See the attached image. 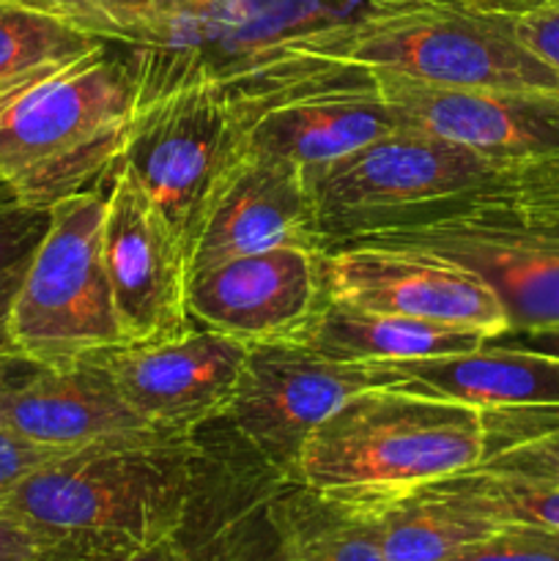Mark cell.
<instances>
[{
  "mask_svg": "<svg viewBox=\"0 0 559 561\" xmlns=\"http://www.w3.org/2000/svg\"><path fill=\"white\" fill-rule=\"evenodd\" d=\"M486 411L403 387H370L312 431L294 480L345 518L370 520L449 477L480 469Z\"/></svg>",
  "mask_w": 559,
  "mask_h": 561,
  "instance_id": "cell-1",
  "label": "cell"
},
{
  "mask_svg": "<svg viewBox=\"0 0 559 561\" xmlns=\"http://www.w3.org/2000/svg\"><path fill=\"white\" fill-rule=\"evenodd\" d=\"M195 460L181 433L71 449L0 496V513L47 540L53 561L153 546L184 526Z\"/></svg>",
  "mask_w": 559,
  "mask_h": 561,
  "instance_id": "cell-2",
  "label": "cell"
},
{
  "mask_svg": "<svg viewBox=\"0 0 559 561\" xmlns=\"http://www.w3.org/2000/svg\"><path fill=\"white\" fill-rule=\"evenodd\" d=\"M329 64L460 91H559V71L532 53L518 20L469 0H370L354 20L301 33Z\"/></svg>",
  "mask_w": 559,
  "mask_h": 561,
  "instance_id": "cell-3",
  "label": "cell"
},
{
  "mask_svg": "<svg viewBox=\"0 0 559 561\" xmlns=\"http://www.w3.org/2000/svg\"><path fill=\"white\" fill-rule=\"evenodd\" d=\"M307 179L327 250L469 211L548 214L518 181L477 153L411 126H400Z\"/></svg>",
  "mask_w": 559,
  "mask_h": 561,
  "instance_id": "cell-4",
  "label": "cell"
},
{
  "mask_svg": "<svg viewBox=\"0 0 559 561\" xmlns=\"http://www.w3.org/2000/svg\"><path fill=\"white\" fill-rule=\"evenodd\" d=\"M135 110V64L104 44L0 113V179L33 208L93 190L121 159Z\"/></svg>",
  "mask_w": 559,
  "mask_h": 561,
  "instance_id": "cell-5",
  "label": "cell"
},
{
  "mask_svg": "<svg viewBox=\"0 0 559 561\" xmlns=\"http://www.w3.org/2000/svg\"><path fill=\"white\" fill-rule=\"evenodd\" d=\"M244 153L241 99L214 77L186 75L137 93L118 164L151 197L190 257L214 201Z\"/></svg>",
  "mask_w": 559,
  "mask_h": 561,
  "instance_id": "cell-6",
  "label": "cell"
},
{
  "mask_svg": "<svg viewBox=\"0 0 559 561\" xmlns=\"http://www.w3.org/2000/svg\"><path fill=\"white\" fill-rule=\"evenodd\" d=\"M104 195L80 192L49 208V228L11 301L9 337L33 367H69L118 345L102 255Z\"/></svg>",
  "mask_w": 559,
  "mask_h": 561,
  "instance_id": "cell-7",
  "label": "cell"
},
{
  "mask_svg": "<svg viewBox=\"0 0 559 561\" xmlns=\"http://www.w3.org/2000/svg\"><path fill=\"white\" fill-rule=\"evenodd\" d=\"M370 75L400 124L477 153L559 214V91H460Z\"/></svg>",
  "mask_w": 559,
  "mask_h": 561,
  "instance_id": "cell-8",
  "label": "cell"
},
{
  "mask_svg": "<svg viewBox=\"0 0 559 561\" xmlns=\"http://www.w3.org/2000/svg\"><path fill=\"white\" fill-rule=\"evenodd\" d=\"M365 241L433 252L475 272L502 301L507 332L559 327V214L469 211Z\"/></svg>",
  "mask_w": 559,
  "mask_h": 561,
  "instance_id": "cell-9",
  "label": "cell"
},
{
  "mask_svg": "<svg viewBox=\"0 0 559 561\" xmlns=\"http://www.w3.org/2000/svg\"><path fill=\"white\" fill-rule=\"evenodd\" d=\"M239 99L247 153L288 159L307 175L403 126L376 77L356 66L334 64Z\"/></svg>",
  "mask_w": 559,
  "mask_h": 561,
  "instance_id": "cell-10",
  "label": "cell"
},
{
  "mask_svg": "<svg viewBox=\"0 0 559 561\" xmlns=\"http://www.w3.org/2000/svg\"><path fill=\"white\" fill-rule=\"evenodd\" d=\"M370 387H381L373 365L329 359L296 340L252 345L225 416L272 469L294 477L312 431Z\"/></svg>",
  "mask_w": 559,
  "mask_h": 561,
  "instance_id": "cell-11",
  "label": "cell"
},
{
  "mask_svg": "<svg viewBox=\"0 0 559 561\" xmlns=\"http://www.w3.org/2000/svg\"><path fill=\"white\" fill-rule=\"evenodd\" d=\"M323 277L329 299L360 310L480 329L491 340L507 332L502 301L488 283L433 252L378 241L334 244L323 255Z\"/></svg>",
  "mask_w": 559,
  "mask_h": 561,
  "instance_id": "cell-12",
  "label": "cell"
},
{
  "mask_svg": "<svg viewBox=\"0 0 559 561\" xmlns=\"http://www.w3.org/2000/svg\"><path fill=\"white\" fill-rule=\"evenodd\" d=\"M323 255L316 247H277L230 257L186 277L195 327L244 345L305 343L327 305Z\"/></svg>",
  "mask_w": 559,
  "mask_h": 561,
  "instance_id": "cell-13",
  "label": "cell"
},
{
  "mask_svg": "<svg viewBox=\"0 0 559 561\" xmlns=\"http://www.w3.org/2000/svg\"><path fill=\"white\" fill-rule=\"evenodd\" d=\"M104 195L102 255L124 345L157 343L190 329L186 250L151 197L115 162Z\"/></svg>",
  "mask_w": 559,
  "mask_h": 561,
  "instance_id": "cell-14",
  "label": "cell"
},
{
  "mask_svg": "<svg viewBox=\"0 0 559 561\" xmlns=\"http://www.w3.org/2000/svg\"><path fill=\"white\" fill-rule=\"evenodd\" d=\"M250 345L203 327L157 343L118 345L102 359L126 403L151 427L192 436L228 414Z\"/></svg>",
  "mask_w": 559,
  "mask_h": 561,
  "instance_id": "cell-15",
  "label": "cell"
},
{
  "mask_svg": "<svg viewBox=\"0 0 559 561\" xmlns=\"http://www.w3.org/2000/svg\"><path fill=\"white\" fill-rule=\"evenodd\" d=\"M0 427L64 453L164 433L126 403L102 354L69 367H33L0 387Z\"/></svg>",
  "mask_w": 559,
  "mask_h": 561,
  "instance_id": "cell-16",
  "label": "cell"
},
{
  "mask_svg": "<svg viewBox=\"0 0 559 561\" xmlns=\"http://www.w3.org/2000/svg\"><path fill=\"white\" fill-rule=\"evenodd\" d=\"M277 247L327 250L318 233L310 179L288 159L244 153L192 244L190 274Z\"/></svg>",
  "mask_w": 559,
  "mask_h": 561,
  "instance_id": "cell-17",
  "label": "cell"
},
{
  "mask_svg": "<svg viewBox=\"0 0 559 561\" xmlns=\"http://www.w3.org/2000/svg\"><path fill=\"white\" fill-rule=\"evenodd\" d=\"M373 367L381 387H403L480 411L559 405V362L497 340L464 354L384 362Z\"/></svg>",
  "mask_w": 559,
  "mask_h": 561,
  "instance_id": "cell-18",
  "label": "cell"
},
{
  "mask_svg": "<svg viewBox=\"0 0 559 561\" xmlns=\"http://www.w3.org/2000/svg\"><path fill=\"white\" fill-rule=\"evenodd\" d=\"M488 340L491 337L480 329L387 316V312L360 310L327 299L305 343L329 359L384 365V362L422 359V356L464 354V351L482 348Z\"/></svg>",
  "mask_w": 559,
  "mask_h": 561,
  "instance_id": "cell-19",
  "label": "cell"
},
{
  "mask_svg": "<svg viewBox=\"0 0 559 561\" xmlns=\"http://www.w3.org/2000/svg\"><path fill=\"white\" fill-rule=\"evenodd\" d=\"M387 561H449L499 529L447 480L370 518Z\"/></svg>",
  "mask_w": 559,
  "mask_h": 561,
  "instance_id": "cell-20",
  "label": "cell"
},
{
  "mask_svg": "<svg viewBox=\"0 0 559 561\" xmlns=\"http://www.w3.org/2000/svg\"><path fill=\"white\" fill-rule=\"evenodd\" d=\"M104 44L55 16L0 0V113Z\"/></svg>",
  "mask_w": 559,
  "mask_h": 561,
  "instance_id": "cell-21",
  "label": "cell"
},
{
  "mask_svg": "<svg viewBox=\"0 0 559 561\" xmlns=\"http://www.w3.org/2000/svg\"><path fill=\"white\" fill-rule=\"evenodd\" d=\"M107 44L146 47L212 0H11Z\"/></svg>",
  "mask_w": 559,
  "mask_h": 561,
  "instance_id": "cell-22",
  "label": "cell"
},
{
  "mask_svg": "<svg viewBox=\"0 0 559 561\" xmlns=\"http://www.w3.org/2000/svg\"><path fill=\"white\" fill-rule=\"evenodd\" d=\"M482 471L559 482V405L486 411Z\"/></svg>",
  "mask_w": 559,
  "mask_h": 561,
  "instance_id": "cell-23",
  "label": "cell"
},
{
  "mask_svg": "<svg viewBox=\"0 0 559 561\" xmlns=\"http://www.w3.org/2000/svg\"><path fill=\"white\" fill-rule=\"evenodd\" d=\"M447 482L497 524L559 529V482L493 474L482 469L449 477Z\"/></svg>",
  "mask_w": 559,
  "mask_h": 561,
  "instance_id": "cell-24",
  "label": "cell"
},
{
  "mask_svg": "<svg viewBox=\"0 0 559 561\" xmlns=\"http://www.w3.org/2000/svg\"><path fill=\"white\" fill-rule=\"evenodd\" d=\"M321 524L290 535L283 561H387L370 520L345 518L318 502Z\"/></svg>",
  "mask_w": 559,
  "mask_h": 561,
  "instance_id": "cell-25",
  "label": "cell"
},
{
  "mask_svg": "<svg viewBox=\"0 0 559 561\" xmlns=\"http://www.w3.org/2000/svg\"><path fill=\"white\" fill-rule=\"evenodd\" d=\"M449 561H559V529L502 524Z\"/></svg>",
  "mask_w": 559,
  "mask_h": 561,
  "instance_id": "cell-26",
  "label": "cell"
},
{
  "mask_svg": "<svg viewBox=\"0 0 559 561\" xmlns=\"http://www.w3.org/2000/svg\"><path fill=\"white\" fill-rule=\"evenodd\" d=\"M49 228V208L14 201L0 208V277L25 266Z\"/></svg>",
  "mask_w": 559,
  "mask_h": 561,
  "instance_id": "cell-27",
  "label": "cell"
},
{
  "mask_svg": "<svg viewBox=\"0 0 559 561\" xmlns=\"http://www.w3.org/2000/svg\"><path fill=\"white\" fill-rule=\"evenodd\" d=\"M64 455V449L38 447V444L25 442V438L14 436L5 427H0V496L20 485L31 471L38 466L49 463L53 458Z\"/></svg>",
  "mask_w": 559,
  "mask_h": 561,
  "instance_id": "cell-28",
  "label": "cell"
},
{
  "mask_svg": "<svg viewBox=\"0 0 559 561\" xmlns=\"http://www.w3.org/2000/svg\"><path fill=\"white\" fill-rule=\"evenodd\" d=\"M518 33L532 53L559 71V9L518 16Z\"/></svg>",
  "mask_w": 559,
  "mask_h": 561,
  "instance_id": "cell-29",
  "label": "cell"
},
{
  "mask_svg": "<svg viewBox=\"0 0 559 561\" xmlns=\"http://www.w3.org/2000/svg\"><path fill=\"white\" fill-rule=\"evenodd\" d=\"M55 548L0 513V561H53Z\"/></svg>",
  "mask_w": 559,
  "mask_h": 561,
  "instance_id": "cell-30",
  "label": "cell"
},
{
  "mask_svg": "<svg viewBox=\"0 0 559 561\" xmlns=\"http://www.w3.org/2000/svg\"><path fill=\"white\" fill-rule=\"evenodd\" d=\"M55 561H192L190 553L179 542V537H168L153 546L132 548V551H115V553H99V557H66Z\"/></svg>",
  "mask_w": 559,
  "mask_h": 561,
  "instance_id": "cell-31",
  "label": "cell"
},
{
  "mask_svg": "<svg viewBox=\"0 0 559 561\" xmlns=\"http://www.w3.org/2000/svg\"><path fill=\"white\" fill-rule=\"evenodd\" d=\"M493 340H497V343L515 345V348L532 351V354H540V356H548V359L559 362V327L529 329V332H504Z\"/></svg>",
  "mask_w": 559,
  "mask_h": 561,
  "instance_id": "cell-32",
  "label": "cell"
},
{
  "mask_svg": "<svg viewBox=\"0 0 559 561\" xmlns=\"http://www.w3.org/2000/svg\"><path fill=\"white\" fill-rule=\"evenodd\" d=\"M27 263L25 266H16L14 272L0 277V356H16L14 348H11V337H9V316H11V301H14L16 290H20V283L22 277H25Z\"/></svg>",
  "mask_w": 559,
  "mask_h": 561,
  "instance_id": "cell-33",
  "label": "cell"
},
{
  "mask_svg": "<svg viewBox=\"0 0 559 561\" xmlns=\"http://www.w3.org/2000/svg\"><path fill=\"white\" fill-rule=\"evenodd\" d=\"M471 5L482 11H493V14H507V16H526L535 11L559 9V0H469Z\"/></svg>",
  "mask_w": 559,
  "mask_h": 561,
  "instance_id": "cell-34",
  "label": "cell"
},
{
  "mask_svg": "<svg viewBox=\"0 0 559 561\" xmlns=\"http://www.w3.org/2000/svg\"><path fill=\"white\" fill-rule=\"evenodd\" d=\"M33 365H27L20 356H0V378L20 376V373H27Z\"/></svg>",
  "mask_w": 559,
  "mask_h": 561,
  "instance_id": "cell-35",
  "label": "cell"
},
{
  "mask_svg": "<svg viewBox=\"0 0 559 561\" xmlns=\"http://www.w3.org/2000/svg\"><path fill=\"white\" fill-rule=\"evenodd\" d=\"M14 201H16V195L9 190V184H5V181L0 179V208L9 206V203H14Z\"/></svg>",
  "mask_w": 559,
  "mask_h": 561,
  "instance_id": "cell-36",
  "label": "cell"
},
{
  "mask_svg": "<svg viewBox=\"0 0 559 561\" xmlns=\"http://www.w3.org/2000/svg\"><path fill=\"white\" fill-rule=\"evenodd\" d=\"M31 370H33V367H31ZM20 376H25V373H20ZM20 376H11V378H0V387H5V383H9V381H14V378H20Z\"/></svg>",
  "mask_w": 559,
  "mask_h": 561,
  "instance_id": "cell-37",
  "label": "cell"
}]
</instances>
